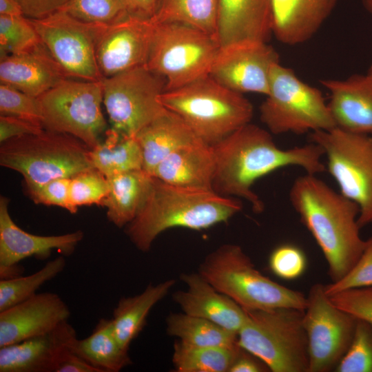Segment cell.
Wrapping results in <instances>:
<instances>
[{
    "label": "cell",
    "instance_id": "cell-24",
    "mask_svg": "<svg viewBox=\"0 0 372 372\" xmlns=\"http://www.w3.org/2000/svg\"><path fill=\"white\" fill-rule=\"evenodd\" d=\"M338 0H271L272 34L285 45L307 42L320 29Z\"/></svg>",
    "mask_w": 372,
    "mask_h": 372
},
{
    "label": "cell",
    "instance_id": "cell-37",
    "mask_svg": "<svg viewBox=\"0 0 372 372\" xmlns=\"http://www.w3.org/2000/svg\"><path fill=\"white\" fill-rule=\"evenodd\" d=\"M107 178L95 168L80 172L71 178L70 203L75 213L80 206L99 205L109 192Z\"/></svg>",
    "mask_w": 372,
    "mask_h": 372
},
{
    "label": "cell",
    "instance_id": "cell-9",
    "mask_svg": "<svg viewBox=\"0 0 372 372\" xmlns=\"http://www.w3.org/2000/svg\"><path fill=\"white\" fill-rule=\"evenodd\" d=\"M154 23L145 66L165 79V90L209 75L220 48L216 37L181 23Z\"/></svg>",
    "mask_w": 372,
    "mask_h": 372
},
{
    "label": "cell",
    "instance_id": "cell-1",
    "mask_svg": "<svg viewBox=\"0 0 372 372\" xmlns=\"http://www.w3.org/2000/svg\"><path fill=\"white\" fill-rule=\"evenodd\" d=\"M211 147L215 160L212 189L222 196L245 199L256 214L265 209L263 201L252 189L259 178L289 166L300 167L316 175L325 170L320 145L312 142L282 149L269 131L251 123Z\"/></svg>",
    "mask_w": 372,
    "mask_h": 372
},
{
    "label": "cell",
    "instance_id": "cell-36",
    "mask_svg": "<svg viewBox=\"0 0 372 372\" xmlns=\"http://www.w3.org/2000/svg\"><path fill=\"white\" fill-rule=\"evenodd\" d=\"M41 42L30 19L0 15V57L28 51Z\"/></svg>",
    "mask_w": 372,
    "mask_h": 372
},
{
    "label": "cell",
    "instance_id": "cell-51",
    "mask_svg": "<svg viewBox=\"0 0 372 372\" xmlns=\"http://www.w3.org/2000/svg\"><path fill=\"white\" fill-rule=\"evenodd\" d=\"M370 78L372 79V64L369 67V69L368 70V72L366 74Z\"/></svg>",
    "mask_w": 372,
    "mask_h": 372
},
{
    "label": "cell",
    "instance_id": "cell-14",
    "mask_svg": "<svg viewBox=\"0 0 372 372\" xmlns=\"http://www.w3.org/2000/svg\"><path fill=\"white\" fill-rule=\"evenodd\" d=\"M30 19L43 44L70 78L95 81L103 79L96 59L101 25L84 23L62 10Z\"/></svg>",
    "mask_w": 372,
    "mask_h": 372
},
{
    "label": "cell",
    "instance_id": "cell-5",
    "mask_svg": "<svg viewBox=\"0 0 372 372\" xmlns=\"http://www.w3.org/2000/svg\"><path fill=\"white\" fill-rule=\"evenodd\" d=\"M198 273L245 310L290 307L304 310L307 296L261 273L242 247L225 244L209 254Z\"/></svg>",
    "mask_w": 372,
    "mask_h": 372
},
{
    "label": "cell",
    "instance_id": "cell-8",
    "mask_svg": "<svg viewBox=\"0 0 372 372\" xmlns=\"http://www.w3.org/2000/svg\"><path fill=\"white\" fill-rule=\"evenodd\" d=\"M260 118L273 134L329 130L336 127L322 92L280 63L273 65Z\"/></svg>",
    "mask_w": 372,
    "mask_h": 372
},
{
    "label": "cell",
    "instance_id": "cell-6",
    "mask_svg": "<svg viewBox=\"0 0 372 372\" xmlns=\"http://www.w3.org/2000/svg\"><path fill=\"white\" fill-rule=\"evenodd\" d=\"M90 152L77 138L44 129L1 143L0 165L20 173L30 192L53 179L94 168Z\"/></svg>",
    "mask_w": 372,
    "mask_h": 372
},
{
    "label": "cell",
    "instance_id": "cell-47",
    "mask_svg": "<svg viewBox=\"0 0 372 372\" xmlns=\"http://www.w3.org/2000/svg\"><path fill=\"white\" fill-rule=\"evenodd\" d=\"M129 15L151 20L155 15L161 0H125Z\"/></svg>",
    "mask_w": 372,
    "mask_h": 372
},
{
    "label": "cell",
    "instance_id": "cell-4",
    "mask_svg": "<svg viewBox=\"0 0 372 372\" xmlns=\"http://www.w3.org/2000/svg\"><path fill=\"white\" fill-rule=\"evenodd\" d=\"M161 102L209 145L250 123L254 114L252 104L242 94L223 86L209 75L165 90Z\"/></svg>",
    "mask_w": 372,
    "mask_h": 372
},
{
    "label": "cell",
    "instance_id": "cell-10",
    "mask_svg": "<svg viewBox=\"0 0 372 372\" xmlns=\"http://www.w3.org/2000/svg\"><path fill=\"white\" fill-rule=\"evenodd\" d=\"M310 138L322 147L340 192L358 206L360 227L372 225V136L335 127Z\"/></svg>",
    "mask_w": 372,
    "mask_h": 372
},
{
    "label": "cell",
    "instance_id": "cell-28",
    "mask_svg": "<svg viewBox=\"0 0 372 372\" xmlns=\"http://www.w3.org/2000/svg\"><path fill=\"white\" fill-rule=\"evenodd\" d=\"M175 283V280L169 279L149 284L141 293L119 300L112 321L116 337L123 349L129 350L132 342L145 327L150 310L167 296Z\"/></svg>",
    "mask_w": 372,
    "mask_h": 372
},
{
    "label": "cell",
    "instance_id": "cell-11",
    "mask_svg": "<svg viewBox=\"0 0 372 372\" xmlns=\"http://www.w3.org/2000/svg\"><path fill=\"white\" fill-rule=\"evenodd\" d=\"M101 81L68 78L38 97L43 128L72 135L90 149L94 147L107 130Z\"/></svg>",
    "mask_w": 372,
    "mask_h": 372
},
{
    "label": "cell",
    "instance_id": "cell-2",
    "mask_svg": "<svg viewBox=\"0 0 372 372\" xmlns=\"http://www.w3.org/2000/svg\"><path fill=\"white\" fill-rule=\"evenodd\" d=\"M289 198L320 248L331 282L338 281L356 263L365 247L358 206L316 174L307 173L296 178Z\"/></svg>",
    "mask_w": 372,
    "mask_h": 372
},
{
    "label": "cell",
    "instance_id": "cell-40",
    "mask_svg": "<svg viewBox=\"0 0 372 372\" xmlns=\"http://www.w3.org/2000/svg\"><path fill=\"white\" fill-rule=\"evenodd\" d=\"M324 287L328 296L350 289L372 287V236L366 240L363 252L352 268L338 281Z\"/></svg>",
    "mask_w": 372,
    "mask_h": 372
},
{
    "label": "cell",
    "instance_id": "cell-13",
    "mask_svg": "<svg viewBox=\"0 0 372 372\" xmlns=\"http://www.w3.org/2000/svg\"><path fill=\"white\" fill-rule=\"evenodd\" d=\"M356 322L355 317L332 302L324 285L311 286L303 313L309 345L308 372L335 371L352 342Z\"/></svg>",
    "mask_w": 372,
    "mask_h": 372
},
{
    "label": "cell",
    "instance_id": "cell-17",
    "mask_svg": "<svg viewBox=\"0 0 372 372\" xmlns=\"http://www.w3.org/2000/svg\"><path fill=\"white\" fill-rule=\"evenodd\" d=\"M9 198L0 197V277L9 279L21 276L22 260L35 256L48 258L52 249L63 256L73 253L84 234L81 230L56 236H38L18 227L9 213Z\"/></svg>",
    "mask_w": 372,
    "mask_h": 372
},
{
    "label": "cell",
    "instance_id": "cell-44",
    "mask_svg": "<svg viewBox=\"0 0 372 372\" xmlns=\"http://www.w3.org/2000/svg\"><path fill=\"white\" fill-rule=\"evenodd\" d=\"M44 130L41 125L20 118L0 115V143L27 134H37Z\"/></svg>",
    "mask_w": 372,
    "mask_h": 372
},
{
    "label": "cell",
    "instance_id": "cell-41",
    "mask_svg": "<svg viewBox=\"0 0 372 372\" xmlns=\"http://www.w3.org/2000/svg\"><path fill=\"white\" fill-rule=\"evenodd\" d=\"M307 265L304 251L292 244H283L276 247L269 260L271 271L285 280H294L302 276Z\"/></svg>",
    "mask_w": 372,
    "mask_h": 372
},
{
    "label": "cell",
    "instance_id": "cell-33",
    "mask_svg": "<svg viewBox=\"0 0 372 372\" xmlns=\"http://www.w3.org/2000/svg\"><path fill=\"white\" fill-rule=\"evenodd\" d=\"M239 347H196L177 340L172 362L177 372H229Z\"/></svg>",
    "mask_w": 372,
    "mask_h": 372
},
{
    "label": "cell",
    "instance_id": "cell-12",
    "mask_svg": "<svg viewBox=\"0 0 372 372\" xmlns=\"http://www.w3.org/2000/svg\"><path fill=\"white\" fill-rule=\"evenodd\" d=\"M103 105L111 127L135 136L167 109L161 102L166 81L145 65L102 79Z\"/></svg>",
    "mask_w": 372,
    "mask_h": 372
},
{
    "label": "cell",
    "instance_id": "cell-32",
    "mask_svg": "<svg viewBox=\"0 0 372 372\" xmlns=\"http://www.w3.org/2000/svg\"><path fill=\"white\" fill-rule=\"evenodd\" d=\"M218 0H161L154 23L176 22L216 37Z\"/></svg>",
    "mask_w": 372,
    "mask_h": 372
},
{
    "label": "cell",
    "instance_id": "cell-27",
    "mask_svg": "<svg viewBox=\"0 0 372 372\" xmlns=\"http://www.w3.org/2000/svg\"><path fill=\"white\" fill-rule=\"evenodd\" d=\"M153 176L143 169L107 177L110 189L101 203L107 219L121 228L138 214L151 190Z\"/></svg>",
    "mask_w": 372,
    "mask_h": 372
},
{
    "label": "cell",
    "instance_id": "cell-15",
    "mask_svg": "<svg viewBox=\"0 0 372 372\" xmlns=\"http://www.w3.org/2000/svg\"><path fill=\"white\" fill-rule=\"evenodd\" d=\"M279 55L267 42L243 41L220 46L209 76L240 94L269 92L271 70Z\"/></svg>",
    "mask_w": 372,
    "mask_h": 372
},
{
    "label": "cell",
    "instance_id": "cell-29",
    "mask_svg": "<svg viewBox=\"0 0 372 372\" xmlns=\"http://www.w3.org/2000/svg\"><path fill=\"white\" fill-rule=\"evenodd\" d=\"M72 350L99 372H118L132 364L128 351L116 337L112 319H101L88 337L76 340Z\"/></svg>",
    "mask_w": 372,
    "mask_h": 372
},
{
    "label": "cell",
    "instance_id": "cell-16",
    "mask_svg": "<svg viewBox=\"0 0 372 372\" xmlns=\"http://www.w3.org/2000/svg\"><path fill=\"white\" fill-rule=\"evenodd\" d=\"M155 23L128 15L109 25H101L96 43V59L103 78L145 65Z\"/></svg>",
    "mask_w": 372,
    "mask_h": 372
},
{
    "label": "cell",
    "instance_id": "cell-38",
    "mask_svg": "<svg viewBox=\"0 0 372 372\" xmlns=\"http://www.w3.org/2000/svg\"><path fill=\"white\" fill-rule=\"evenodd\" d=\"M335 372H372V324L358 319L352 342Z\"/></svg>",
    "mask_w": 372,
    "mask_h": 372
},
{
    "label": "cell",
    "instance_id": "cell-26",
    "mask_svg": "<svg viewBox=\"0 0 372 372\" xmlns=\"http://www.w3.org/2000/svg\"><path fill=\"white\" fill-rule=\"evenodd\" d=\"M135 136L143 154V169L151 176L169 154L200 140L183 119L167 110Z\"/></svg>",
    "mask_w": 372,
    "mask_h": 372
},
{
    "label": "cell",
    "instance_id": "cell-7",
    "mask_svg": "<svg viewBox=\"0 0 372 372\" xmlns=\"http://www.w3.org/2000/svg\"><path fill=\"white\" fill-rule=\"evenodd\" d=\"M238 344L272 372H308L309 356L304 311L290 307L245 310Z\"/></svg>",
    "mask_w": 372,
    "mask_h": 372
},
{
    "label": "cell",
    "instance_id": "cell-50",
    "mask_svg": "<svg viewBox=\"0 0 372 372\" xmlns=\"http://www.w3.org/2000/svg\"><path fill=\"white\" fill-rule=\"evenodd\" d=\"M362 3L365 10L372 14V0H362Z\"/></svg>",
    "mask_w": 372,
    "mask_h": 372
},
{
    "label": "cell",
    "instance_id": "cell-22",
    "mask_svg": "<svg viewBox=\"0 0 372 372\" xmlns=\"http://www.w3.org/2000/svg\"><path fill=\"white\" fill-rule=\"evenodd\" d=\"M329 91L328 102L337 127L358 133L372 134V79L353 74L345 79H322Z\"/></svg>",
    "mask_w": 372,
    "mask_h": 372
},
{
    "label": "cell",
    "instance_id": "cell-25",
    "mask_svg": "<svg viewBox=\"0 0 372 372\" xmlns=\"http://www.w3.org/2000/svg\"><path fill=\"white\" fill-rule=\"evenodd\" d=\"M214 169L211 145L199 140L169 154L156 167L152 176L174 185L212 189Z\"/></svg>",
    "mask_w": 372,
    "mask_h": 372
},
{
    "label": "cell",
    "instance_id": "cell-35",
    "mask_svg": "<svg viewBox=\"0 0 372 372\" xmlns=\"http://www.w3.org/2000/svg\"><path fill=\"white\" fill-rule=\"evenodd\" d=\"M61 10L84 23L109 25L129 15L125 0H70Z\"/></svg>",
    "mask_w": 372,
    "mask_h": 372
},
{
    "label": "cell",
    "instance_id": "cell-3",
    "mask_svg": "<svg viewBox=\"0 0 372 372\" xmlns=\"http://www.w3.org/2000/svg\"><path fill=\"white\" fill-rule=\"evenodd\" d=\"M153 178L144 205L125 226L127 236L141 251H148L154 240L167 229H207L227 221L242 209L238 198L222 196L212 189L174 185Z\"/></svg>",
    "mask_w": 372,
    "mask_h": 372
},
{
    "label": "cell",
    "instance_id": "cell-46",
    "mask_svg": "<svg viewBox=\"0 0 372 372\" xmlns=\"http://www.w3.org/2000/svg\"><path fill=\"white\" fill-rule=\"evenodd\" d=\"M268 366L258 357L240 346L229 372H267Z\"/></svg>",
    "mask_w": 372,
    "mask_h": 372
},
{
    "label": "cell",
    "instance_id": "cell-43",
    "mask_svg": "<svg viewBox=\"0 0 372 372\" xmlns=\"http://www.w3.org/2000/svg\"><path fill=\"white\" fill-rule=\"evenodd\" d=\"M70 181L71 178H55L28 193L37 204L57 206L75 214L70 203Z\"/></svg>",
    "mask_w": 372,
    "mask_h": 372
},
{
    "label": "cell",
    "instance_id": "cell-49",
    "mask_svg": "<svg viewBox=\"0 0 372 372\" xmlns=\"http://www.w3.org/2000/svg\"><path fill=\"white\" fill-rule=\"evenodd\" d=\"M0 15H23L21 5L17 0H0Z\"/></svg>",
    "mask_w": 372,
    "mask_h": 372
},
{
    "label": "cell",
    "instance_id": "cell-21",
    "mask_svg": "<svg viewBox=\"0 0 372 372\" xmlns=\"http://www.w3.org/2000/svg\"><path fill=\"white\" fill-rule=\"evenodd\" d=\"M185 290L172 296L183 313L210 320L238 333L246 318V311L234 300L216 289L198 272L180 276Z\"/></svg>",
    "mask_w": 372,
    "mask_h": 372
},
{
    "label": "cell",
    "instance_id": "cell-18",
    "mask_svg": "<svg viewBox=\"0 0 372 372\" xmlns=\"http://www.w3.org/2000/svg\"><path fill=\"white\" fill-rule=\"evenodd\" d=\"M70 316L68 306L56 293H35L0 311V347L47 333Z\"/></svg>",
    "mask_w": 372,
    "mask_h": 372
},
{
    "label": "cell",
    "instance_id": "cell-20",
    "mask_svg": "<svg viewBox=\"0 0 372 372\" xmlns=\"http://www.w3.org/2000/svg\"><path fill=\"white\" fill-rule=\"evenodd\" d=\"M68 78L42 42L0 61L1 84L37 98Z\"/></svg>",
    "mask_w": 372,
    "mask_h": 372
},
{
    "label": "cell",
    "instance_id": "cell-31",
    "mask_svg": "<svg viewBox=\"0 0 372 372\" xmlns=\"http://www.w3.org/2000/svg\"><path fill=\"white\" fill-rule=\"evenodd\" d=\"M168 335L185 345L196 347H238V333L205 318L174 313L166 320Z\"/></svg>",
    "mask_w": 372,
    "mask_h": 372
},
{
    "label": "cell",
    "instance_id": "cell-39",
    "mask_svg": "<svg viewBox=\"0 0 372 372\" xmlns=\"http://www.w3.org/2000/svg\"><path fill=\"white\" fill-rule=\"evenodd\" d=\"M0 115L20 118L43 126L39 99L3 84L0 85Z\"/></svg>",
    "mask_w": 372,
    "mask_h": 372
},
{
    "label": "cell",
    "instance_id": "cell-42",
    "mask_svg": "<svg viewBox=\"0 0 372 372\" xmlns=\"http://www.w3.org/2000/svg\"><path fill=\"white\" fill-rule=\"evenodd\" d=\"M329 296L339 308L372 324V287L350 289Z\"/></svg>",
    "mask_w": 372,
    "mask_h": 372
},
{
    "label": "cell",
    "instance_id": "cell-45",
    "mask_svg": "<svg viewBox=\"0 0 372 372\" xmlns=\"http://www.w3.org/2000/svg\"><path fill=\"white\" fill-rule=\"evenodd\" d=\"M23 15L29 19H40L61 10L70 0H17Z\"/></svg>",
    "mask_w": 372,
    "mask_h": 372
},
{
    "label": "cell",
    "instance_id": "cell-34",
    "mask_svg": "<svg viewBox=\"0 0 372 372\" xmlns=\"http://www.w3.org/2000/svg\"><path fill=\"white\" fill-rule=\"evenodd\" d=\"M66 265L63 256L48 261L41 269L25 276L0 280V311L20 303L33 295L45 282L61 273Z\"/></svg>",
    "mask_w": 372,
    "mask_h": 372
},
{
    "label": "cell",
    "instance_id": "cell-19",
    "mask_svg": "<svg viewBox=\"0 0 372 372\" xmlns=\"http://www.w3.org/2000/svg\"><path fill=\"white\" fill-rule=\"evenodd\" d=\"M76 339L66 321L43 334L0 347V371L55 372Z\"/></svg>",
    "mask_w": 372,
    "mask_h": 372
},
{
    "label": "cell",
    "instance_id": "cell-23",
    "mask_svg": "<svg viewBox=\"0 0 372 372\" xmlns=\"http://www.w3.org/2000/svg\"><path fill=\"white\" fill-rule=\"evenodd\" d=\"M271 34V0H218L216 38L220 46L267 42Z\"/></svg>",
    "mask_w": 372,
    "mask_h": 372
},
{
    "label": "cell",
    "instance_id": "cell-30",
    "mask_svg": "<svg viewBox=\"0 0 372 372\" xmlns=\"http://www.w3.org/2000/svg\"><path fill=\"white\" fill-rule=\"evenodd\" d=\"M94 168L107 178L143 169V154L136 136L107 129L104 137L90 152Z\"/></svg>",
    "mask_w": 372,
    "mask_h": 372
},
{
    "label": "cell",
    "instance_id": "cell-48",
    "mask_svg": "<svg viewBox=\"0 0 372 372\" xmlns=\"http://www.w3.org/2000/svg\"><path fill=\"white\" fill-rule=\"evenodd\" d=\"M55 372H99L97 369L75 353L69 351L58 364Z\"/></svg>",
    "mask_w": 372,
    "mask_h": 372
}]
</instances>
